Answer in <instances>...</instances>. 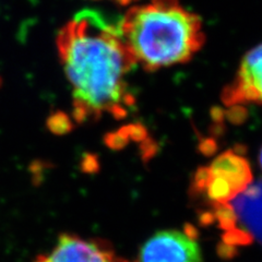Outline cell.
I'll return each instance as SVG.
<instances>
[{
    "mask_svg": "<svg viewBox=\"0 0 262 262\" xmlns=\"http://www.w3.org/2000/svg\"><path fill=\"white\" fill-rule=\"evenodd\" d=\"M196 179V184L212 202L225 206L252 184V174L247 160L228 151L201 169Z\"/></svg>",
    "mask_w": 262,
    "mask_h": 262,
    "instance_id": "obj_3",
    "label": "cell"
},
{
    "mask_svg": "<svg viewBox=\"0 0 262 262\" xmlns=\"http://www.w3.org/2000/svg\"><path fill=\"white\" fill-rule=\"evenodd\" d=\"M227 105L262 104V44L244 56L232 83L223 93Z\"/></svg>",
    "mask_w": 262,
    "mask_h": 262,
    "instance_id": "obj_6",
    "label": "cell"
},
{
    "mask_svg": "<svg viewBox=\"0 0 262 262\" xmlns=\"http://www.w3.org/2000/svg\"><path fill=\"white\" fill-rule=\"evenodd\" d=\"M225 206L243 231L262 244V182L251 184Z\"/></svg>",
    "mask_w": 262,
    "mask_h": 262,
    "instance_id": "obj_7",
    "label": "cell"
},
{
    "mask_svg": "<svg viewBox=\"0 0 262 262\" xmlns=\"http://www.w3.org/2000/svg\"><path fill=\"white\" fill-rule=\"evenodd\" d=\"M57 48L72 89L77 120L122 117L134 105L127 76L137 63L119 26L98 11L78 12L61 28Z\"/></svg>",
    "mask_w": 262,
    "mask_h": 262,
    "instance_id": "obj_1",
    "label": "cell"
},
{
    "mask_svg": "<svg viewBox=\"0 0 262 262\" xmlns=\"http://www.w3.org/2000/svg\"><path fill=\"white\" fill-rule=\"evenodd\" d=\"M119 29L136 62L150 71L189 61L206 40L199 16L178 0L130 8Z\"/></svg>",
    "mask_w": 262,
    "mask_h": 262,
    "instance_id": "obj_2",
    "label": "cell"
},
{
    "mask_svg": "<svg viewBox=\"0 0 262 262\" xmlns=\"http://www.w3.org/2000/svg\"><path fill=\"white\" fill-rule=\"evenodd\" d=\"M202 250L192 233L162 229L141 246L134 262H202Z\"/></svg>",
    "mask_w": 262,
    "mask_h": 262,
    "instance_id": "obj_4",
    "label": "cell"
},
{
    "mask_svg": "<svg viewBox=\"0 0 262 262\" xmlns=\"http://www.w3.org/2000/svg\"><path fill=\"white\" fill-rule=\"evenodd\" d=\"M259 162H260V166H261V169H262V149H261V152H260V157H259Z\"/></svg>",
    "mask_w": 262,
    "mask_h": 262,
    "instance_id": "obj_8",
    "label": "cell"
},
{
    "mask_svg": "<svg viewBox=\"0 0 262 262\" xmlns=\"http://www.w3.org/2000/svg\"><path fill=\"white\" fill-rule=\"evenodd\" d=\"M34 262H124L105 243L62 234L53 249L38 256Z\"/></svg>",
    "mask_w": 262,
    "mask_h": 262,
    "instance_id": "obj_5",
    "label": "cell"
}]
</instances>
